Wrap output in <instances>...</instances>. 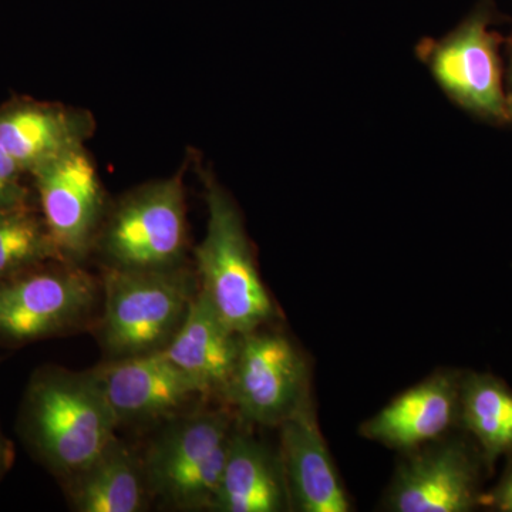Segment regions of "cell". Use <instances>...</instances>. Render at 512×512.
<instances>
[{
    "mask_svg": "<svg viewBox=\"0 0 512 512\" xmlns=\"http://www.w3.org/2000/svg\"><path fill=\"white\" fill-rule=\"evenodd\" d=\"M460 387L457 373H436L397 396L360 431L367 440L404 453L443 439L458 421Z\"/></svg>",
    "mask_w": 512,
    "mask_h": 512,
    "instance_id": "cell-13",
    "label": "cell"
},
{
    "mask_svg": "<svg viewBox=\"0 0 512 512\" xmlns=\"http://www.w3.org/2000/svg\"><path fill=\"white\" fill-rule=\"evenodd\" d=\"M279 429V460L291 511H352L349 495L320 433L311 400L285 420Z\"/></svg>",
    "mask_w": 512,
    "mask_h": 512,
    "instance_id": "cell-12",
    "label": "cell"
},
{
    "mask_svg": "<svg viewBox=\"0 0 512 512\" xmlns=\"http://www.w3.org/2000/svg\"><path fill=\"white\" fill-rule=\"evenodd\" d=\"M458 420L480 444L488 466L512 451V390L497 377H461Z\"/></svg>",
    "mask_w": 512,
    "mask_h": 512,
    "instance_id": "cell-18",
    "label": "cell"
},
{
    "mask_svg": "<svg viewBox=\"0 0 512 512\" xmlns=\"http://www.w3.org/2000/svg\"><path fill=\"white\" fill-rule=\"evenodd\" d=\"M197 275L183 265L156 271H104L100 338L113 356L130 357L167 348L197 295Z\"/></svg>",
    "mask_w": 512,
    "mask_h": 512,
    "instance_id": "cell-2",
    "label": "cell"
},
{
    "mask_svg": "<svg viewBox=\"0 0 512 512\" xmlns=\"http://www.w3.org/2000/svg\"><path fill=\"white\" fill-rule=\"evenodd\" d=\"M234 426L221 410L175 419L144 460L150 493L178 510H212Z\"/></svg>",
    "mask_w": 512,
    "mask_h": 512,
    "instance_id": "cell-5",
    "label": "cell"
},
{
    "mask_svg": "<svg viewBox=\"0 0 512 512\" xmlns=\"http://www.w3.org/2000/svg\"><path fill=\"white\" fill-rule=\"evenodd\" d=\"M431 73L461 106L491 119H507L497 36L481 13L427 49Z\"/></svg>",
    "mask_w": 512,
    "mask_h": 512,
    "instance_id": "cell-11",
    "label": "cell"
},
{
    "mask_svg": "<svg viewBox=\"0 0 512 512\" xmlns=\"http://www.w3.org/2000/svg\"><path fill=\"white\" fill-rule=\"evenodd\" d=\"M227 400L248 423L281 426L311 400L301 352L281 333L258 329L242 335Z\"/></svg>",
    "mask_w": 512,
    "mask_h": 512,
    "instance_id": "cell-7",
    "label": "cell"
},
{
    "mask_svg": "<svg viewBox=\"0 0 512 512\" xmlns=\"http://www.w3.org/2000/svg\"><path fill=\"white\" fill-rule=\"evenodd\" d=\"M96 248L111 268L156 271L183 265L188 248L183 173L127 194L104 218Z\"/></svg>",
    "mask_w": 512,
    "mask_h": 512,
    "instance_id": "cell-4",
    "label": "cell"
},
{
    "mask_svg": "<svg viewBox=\"0 0 512 512\" xmlns=\"http://www.w3.org/2000/svg\"><path fill=\"white\" fill-rule=\"evenodd\" d=\"M10 461V448L9 444L6 443L5 437H3L2 431H0V476L5 473L6 468L9 466Z\"/></svg>",
    "mask_w": 512,
    "mask_h": 512,
    "instance_id": "cell-22",
    "label": "cell"
},
{
    "mask_svg": "<svg viewBox=\"0 0 512 512\" xmlns=\"http://www.w3.org/2000/svg\"><path fill=\"white\" fill-rule=\"evenodd\" d=\"M505 104H507V119L512 120V49L510 56V73H508V92L505 94Z\"/></svg>",
    "mask_w": 512,
    "mask_h": 512,
    "instance_id": "cell-23",
    "label": "cell"
},
{
    "mask_svg": "<svg viewBox=\"0 0 512 512\" xmlns=\"http://www.w3.org/2000/svg\"><path fill=\"white\" fill-rule=\"evenodd\" d=\"M100 289L86 271L66 261L0 282V339L26 343L62 333L92 312Z\"/></svg>",
    "mask_w": 512,
    "mask_h": 512,
    "instance_id": "cell-6",
    "label": "cell"
},
{
    "mask_svg": "<svg viewBox=\"0 0 512 512\" xmlns=\"http://www.w3.org/2000/svg\"><path fill=\"white\" fill-rule=\"evenodd\" d=\"M242 335L229 328L198 288L183 325L165 356L210 394L227 399L241 352Z\"/></svg>",
    "mask_w": 512,
    "mask_h": 512,
    "instance_id": "cell-15",
    "label": "cell"
},
{
    "mask_svg": "<svg viewBox=\"0 0 512 512\" xmlns=\"http://www.w3.org/2000/svg\"><path fill=\"white\" fill-rule=\"evenodd\" d=\"M69 498L80 512H138L146 507L144 467L119 439L82 470L67 477Z\"/></svg>",
    "mask_w": 512,
    "mask_h": 512,
    "instance_id": "cell-17",
    "label": "cell"
},
{
    "mask_svg": "<svg viewBox=\"0 0 512 512\" xmlns=\"http://www.w3.org/2000/svg\"><path fill=\"white\" fill-rule=\"evenodd\" d=\"M28 178V171L0 148V212L30 205L32 192L26 183Z\"/></svg>",
    "mask_w": 512,
    "mask_h": 512,
    "instance_id": "cell-20",
    "label": "cell"
},
{
    "mask_svg": "<svg viewBox=\"0 0 512 512\" xmlns=\"http://www.w3.org/2000/svg\"><path fill=\"white\" fill-rule=\"evenodd\" d=\"M501 512H512V463L493 493L481 495V503Z\"/></svg>",
    "mask_w": 512,
    "mask_h": 512,
    "instance_id": "cell-21",
    "label": "cell"
},
{
    "mask_svg": "<svg viewBox=\"0 0 512 512\" xmlns=\"http://www.w3.org/2000/svg\"><path fill=\"white\" fill-rule=\"evenodd\" d=\"M96 123L86 110L33 99L0 106V148L32 174L40 165L86 146Z\"/></svg>",
    "mask_w": 512,
    "mask_h": 512,
    "instance_id": "cell-14",
    "label": "cell"
},
{
    "mask_svg": "<svg viewBox=\"0 0 512 512\" xmlns=\"http://www.w3.org/2000/svg\"><path fill=\"white\" fill-rule=\"evenodd\" d=\"M22 416L30 446L64 478L99 457L120 427L90 372H40L30 383Z\"/></svg>",
    "mask_w": 512,
    "mask_h": 512,
    "instance_id": "cell-1",
    "label": "cell"
},
{
    "mask_svg": "<svg viewBox=\"0 0 512 512\" xmlns=\"http://www.w3.org/2000/svg\"><path fill=\"white\" fill-rule=\"evenodd\" d=\"M90 373L119 426L171 419L208 396L163 350L117 357Z\"/></svg>",
    "mask_w": 512,
    "mask_h": 512,
    "instance_id": "cell-10",
    "label": "cell"
},
{
    "mask_svg": "<svg viewBox=\"0 0 512 512\" xmlns=\"http://www.w3.org/2000/svg\"><path fill=\"white\" fill-rule=\"evenodd\" d=\"M406 454L387 490L384 510L468 512L481 503L478 463L463 441L443 437Z\"/></svg>",
    "mask_w": 512,
    "mask_h": 512,
    "instance_id": "cell-9",
    "label": "cell"
},
{
    "mask_svg": "<svg viewBox=\"0 0 512 512\" xmlns=\"http://www.w3.org/2000/svg\"><path fill=\"white\" fill-rule=\"evenodd\" d=\"M52 261L63 259L40 212L32 205L0 212V282Z\"/></svg>",
    "mask_w": 512,
    "mask_h": 512,
    "instance_id": "cell-19",
    "label": "cell"
},
{
    "mask_svg": "<svg viewBox=\"0 0 512 512\" xmlns=\"http://www.w3.org/2000/svg\"><path fill=\"white\" fill-rule=\"evenodd\" d=\"M208 221L195 248L197 278L221 319L239 335L271 322L275 305L256 268L237 205L214 178L207 180Z\"/></svg>",
    "mask_w": 512,
    "mask_h": 512,
    "instance_id": "cell-3",
    "label": "cell"
},
{
    "mask_svg": "<svg viewBox=\"0 0 512 512\" xmlns=\"http://www.w3.org/2000/svg\"><path fill=\"white\" fill-rule=\"evenodd\" d=\"M32 185L40 215L63 261L79 264L96 247L106 197L86 146L73 148L37 167Z\"/></svg>",
    "mask_w": 512,
    "mask_h": 512,
    "instance_id": "cell-8",
    "label": "cell"
},
{
    "mask_svg": "<svg viewBox=\"0 0 512 512\" xmlns=\"http://www.w3.org/2000/svg\"><path fill=\"white\" fill-rule=\"evenodd\" d=\"M211 511H291L279 454L247 431H232L220 488Z\"/></svg>",
    "mask_w": 512,
    "mask_h": 512,
    "instance_id": "cell-16",
    "label": "cell"
}]
</instances>
